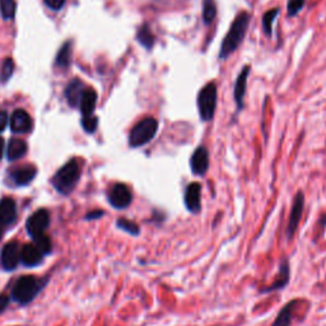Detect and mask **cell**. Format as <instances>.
Masks as SVG:
<instances>
[{"label": "cell", "mask_w": 326, "mask_h": 326, "mask_svg": "<svg viewBox=\"0 0 326 326\" xmlns=\"http://www.w3.org/2000/svg\"><path fill=\"white\" fill-rule=\"evenodd\" d=\"M9 303H11V298H9L8 296H0V313L7 310Z\"/></svg>", "instance_id": "e575fe53"}, {"label": "cell", "mask_w": 326, "mask_h": 326, "mask_svg": "<svg viewBox=\"0 0 326 326\" xmlns=\"http://www.w3.org/2000/svg\"><path fill=\"white\" fill-rule=\"evenodd\" d=\"M305 3H306V0H289L287 7L288 16L295 17L296 14L300 13L301 9L305 7Z\"/></svg>", "instance_id": "4dcf8cb0"}, {"label": "cell", "mask_w": 326, "mask_h": 326, "mask_svg": "<svg viewBox=\"0 0 326 326\" xmlns=\"http://www.w3.org/2000/svg\"><path fill=\"white\" fill-rule=\"evenodd\" d=\"M50 225V213L47 209L40 208L36 212L32 213L26 220V230L27 233L31 236L32 238L36 236L45 233V231L49 228Z\"/></svg>", "instance_id": "9c48e42d"}, {"label": "cell", "mask_w": 326, "mask_h": 326, "mask_svg": "<svg viewBox=\"0 0 326 326\" xmlns=\"http://www.w3.org/2000/svg\"><path fill=\"white\" fill-rule=\"evenodd\" d=\"M158 132V121L154 117H145L140 120L132 129L129 134V145L139 148L152 142Z\"/></svg>", "instance_id": "277c9868"}, {"label": "cell", "mask_w": 326, "mask_h": 326, "mask_svg": "<svg viewBox=\"0 0 326 326\" xmlns=\"http://www.w3.org/2000/svg\"><path fill=\"white\" fill-rule=\"evenodd\" d=\"M16 0H0V14L4 21H13L16 17Z\"/></svg>", "instance_id": "d4e9b609"}, {"label": "cell", "mask_w": 326, "mask_h": 326, "mask_svg": "<svg viewBox=\"0 0 326 326\" xmlns=\"http://www.w3.org/2000/svg\"><path fill=\"white\" fill-rule=\"evenodd\" d=\"M250 74V67H243L238 74L237 79L235 83V101L237 105V110H242L243 107V99L246 94V87H247V77Z\"/></svg>", "instance_id": "ac0fdd59"}, {"label": "cell", "mask_w": 326, "mask_h": 326, "mask_svg": "<svg viewBox=\"0 0 326 326\" xmlns=\"http://www.w3.org/2000/svg\"><path fill=\"white\" fill-rule=\"evenodd\" d=\"M116 227L119 228V230L124 231V232L129 233V235L135 236V237L140 235L139 225L135 222H133V220L126 219V218H119V219L116 220Z\"/></svg>", "instance_id": "4316f807"}, {"label": "cell", "mask_w": 326, "mask_h": 326, "mask_svg": "<svg viewBox=\"0 0 326 326\" xmlns=\"http://www.w3.org/2000/svg\"><path fill=\"white\" fill-rule=\"evenodd\" d=\"M65 2H67V0H45V4H46L50 9L57 12L64 7Z\"/></svg>", "instance_id": "1f68e13d"}, {"label": "cell", "mask_w": 326, "mask_h": 326, "mask_svg": "<svg viewBox=\"0 0 326 326\" xmlns=\"http://www.w3.org/2000/svg\"><path fill=\"white\" fill-rule=\"evenodd\" d=\"M184 203L186 209L191 214H199L202 210V185L199 182H191L187 185L185 190Z\"/></svg>", "instance_id": "8fae6325"}, {"label": "cell", "mask_w": 326, "mask_h": 326, "mask_svg": "<svg viewBox=\"0 0 326 326\" xmlns=\"http://www.w3.org/2000/svg\"><path fill=\"white\" fill-rule=\"evenodd\" d=\"M34 240V245L40 250L42 255H50L52 252V241L46 233H41V235L36 236L32 238Z\"/></svg>", "instance_id": "cb8c5ba5"}, {"label": "cell", "mask_w": 326, "mask_h": 326, "mask_svg": "<svg viewBox=\"0 0 326 326\" xmlns=\"http://www.w3.org/2000/svg\"><path fill=\"white\" fill-rule=\"evenodd\" d=\"M84 89H86V86H84L82 80H70L69 84L65 88V99H67L70 107H79L80 100H82V96H83Z\"/></svg>", "instance_id": "e0dca14e"}, {"label": "cell", "mask_w": 326, "mask_h": 326, "mask_svg": "<svg viewBox=\"0 0 326 326\" xmlns=\"http://www.w3.org/2000/svg\"><path fill=\"white\" fill-rule=\"evenodd\" d=\"M217 84L208 83L198 94V109L203 121H212L217 110Z\"/></svg>", "instance_id": "5b68a950"}, {"label": "cell", "mask_w": 326, "mask_h": 326, "mask_svg": "<svg viewBox=\"0 0 326 326\" xmlns=\"http://www.w3.org/2000/svg\"><path fill=\"white\" fill-rule=\"evenodd\" d=\"M27 152H28V145L23 139L12 138L7 145V159L9 162H14V160L23 158L27 154Z\"/></svg>", "instance_id": "d6986e66"}, {"label": "cell", "mask_w": 326, "mask_h": 326, "mask_svg": "<svg viewBox=\"0 0 326 326\" xmlns=\"http://www.w3.org/2000/svg\"><path fill=\"white\" fill-rule=\"evenodd\" d=\"M82 127L88 134H93L99 127V117L94 115H89V116H83L82 119Z\"/></svg>", "instance_id": "f546056e"}, {"label": "cell", "mask_w": 326, "mask_h": 326, "mask_svg": "<svg viewBox=\"0 0 326 326\" xmlns=\"http://www.w3.org/2000/svg\"><path fill=\"white\" fill-rule=\"evenodd\" d=\"M4 230H6V227H4V225L2 224V223H0V240H2V237H3Z\"/></svg>", "instance_id": "8d00e7d4"}, {"label": "cell", "mask_w": 326, "mask_h": 326, "mask_svg": "<svg viewBox=\"0 0 326 326\" xmlns=\"http://www.w3.org/2000/svg\"><path fill=\"white\" fill-rule=\"evenodd\" d=\"M137 40L143 47H145L147 50H150L154 45V35L150 31L149 26L148 24H143V26L139 27L137 34Z\"/></svg>", "instance_id": "603a6c76"}, {"label": "cell", "mask_w": 326, "mask_h": 326, "mask_svg": "<svg viewBox=\"0 0 326 326\" xmlns=\"http://www.w3.org/2000/svg\"><path fill=\"white\" fill-rule=\"evenodd\" d=\"M39 170L34 165H22L13 167L7 174V184L12 187H26L36 179Z\"/></svg>", "instance_id": "8992f818"}, {"label": "cell", "mask_w": 326, "mask_h": 326, "mask_svg": "<svg viewBox=\"0 0 326 326\" xmlns=\"http://www.w3.org/2000/svg\"><path fill=\"white\" fill-rule=\"evenodd\" d=\"M97 92L92 88H86L83 92V96H82V100H80L79 109L80 112L83 116H89V115H93L94 110H96L97 105Z\"/></svg>", "instance_id": "44dd1931"}, {"label": "cell", "mask_w": 326, "mask_h": 326, "mask_svg": "<svg viewBox=\"0 0 326 326\" xmlns=\"http://www.w3.org/2000/svg\"><path fill=\"white\" fill-rule=\"evenodd\" d=\"M21 263V247L18 242H8L4 245L0 254V265L6 272H13Z\"/></svg>", "instance_id": "30bf717a"}, {"label": "cell", "mask_w": 326, "mask_h": 326, "mask_svg": "<svg viewBox=\"0 0 326 326\" xmlns=\"http://www.w3.org/2000/svg\"><path fill=\"white\" fill-rule=\"evenodd\" d=\"M104 215H105L104 210L96 209V210H92V212L87 213V214L84 215V219L86 220H96V219H100L101 217H104Z\"/></svg>", "instance_id": "d6a6232c"}, {"label": "cell", "mask_w": 326, "mask_h": 326, "mask_svg": "<svg viewBox=\"0 0 326 326\" xmlns=\"http://www.w3.org/2000/svg\"><path fill=\"white\" fill-rule=\"evenodd\" d=\"M72 62V42L67 41L61 47L55 59V65L61 69H68Z\"/></svg>", "instance_id": "7402d4cb"}, {"label": "cell", "mask_w": 326, "mask_h": 326, "mask_svg": "<svg viewBox=\"0 0 326 326\" xmlns=\"http://www.w3.org/2000/svg\"><path fill=\"white\" fill-rule=\"evenodd\" d=\"M18 212H17V204L12 198H4L0 200V223L4 227L12 225L17 220Z\"/></svg>", "instance_id": "9a60e30c"}, {"label": "cell", "mask_w": 326, "mask_h": 326, "mask_svg": "<svg viewBox=\"0 0 326 326\" xmlns=\"http://www.w3.org/2000/svg\"><path fill=\"white\" fill-rule=\"evenodd\" d=\"M107 199H109L110 205L115 209H126L133 202V192L127 185L115 184L110 187L109 192H107Z\"/></svg>", "instance_id": "52a82bcc"}, {"label": "cell", "mask_w": 326, "mask_h": 326, "mask_svg": "<svg viewBox=\"0 0 326 326\" xmlns=\"http://www.w3.org/2000/svg\"><path fill=\"white\" fill-rule=\"evenodd\" d=\"M47 279H39L35 275H23L18 278L12 288V301L21 306L31 303L47 284Z\"/></svg>", "instance_id": "3957f363"}, {"label": "cell", "mask_w": 326, "mask_h": 326, "mask_svg": "<svg viewBox=\"0 0 326 326\" xmlns=\"http://www.w3.org/2000/svg\"><path fill=\"white\" fill-rule=\"evenodd\" d=\"M4 150H6V142H4L3 138L0 137V160L3 159Z\"/></svg>", "instance_id": "d590c367"}, {"label": "cell", "mask_w": 326, "mask_h": 326, "mask_svg": "<svg viewBox=\"0 0 326 326\" xmlns=\"http://www.w3.org/2000/svg\"><path fill=\"white\" fill-rule=\"evenodd\" d=\"M217 16V4L214 0H203V19L205 24H210Z\"/></svg>", "instance_id": "484cf974"}, {"label": "cell", "mask_w": 326, "mask_h": 326, "mask_svg": "<svg viewBox=\"0 0 326 326\" xmlns=\"http://www.w3.org/2000/svg\"><path fill=\"white\" fill-rule=\"evenodd\" d=\"M209 153L205 147H198L190 158V169L195 176H205L209 170Z\"/></svg>", "instance_id": "4fadbf2b"}, {"label": "cell", "mask_w": 326, "mask_h": 326, "mask_svg": "<svg viewBox=\"0 0 326 326\" xmlns=\"http://www.w3.org/2000/svg\"><path fill=\"white\" fill-rule=\"evenodd\" d=\"M80 174L82 170H80L79 162L75 158H72L55 172L50 180V184L59 194L68 197L74 191L75 186L80 180Z\"/></svg>", "instance_id": "6da1fadb"}, {"label": "cell", "mask_w": 326, "mask_h": 326, "mask_svg": "<svg viewBox=\"0 0 326 326\" xmlns=\"http://www.w3.org/2000/svg\"><path fill=\"white\" fill-rule=\"evenodd\" d=\"M14 72V60L12 57H7L3 61L2 69H0V83L6 84L12 78Z\"/></svg>", "instance_id": "83f0119b"}, {"label": "cell", "mask_w": 326, "mask_h": 326, "mask_svg": "<svg viewBox=\"0 0 326 326\" xmlns=\"http://www.w3.org/2000/svg\"><path fill=\"white\" fill-rule=\"evenodd\" d=\"M250 23V16L247 12H241L235 21L231 24L230 29H228L227 35L223 39L222 46H220L219 57L222 60L227 59L230 55H232L236 50L238 49L241 44H242L243 39L246 36L247 27Z\"/></svg>", "instance_id": "7a4b0ae2"}, {"label": "cell", "mask_w": 326, "mask_h": 326, "mask_svg": "<svg viewBox=\"0 0 326 326\" xmlns=\"http://www.w3.org/2000/svg\"><path fill=\"white\" fill-rule=\"evenodd\" d=\"M9 124V116L7 111H0V134L7 129Z\"/></svg>", "instance_id": "836d02e7"}, {"label": "cell", "mask_w": 326, "mask_h": 326, "mask_svg": "<svg viewBox=\"0 0 326 326\" xmlns=\"http://www.w3.org/2000/svg\"><path fill=\"white\" fill-rule=\"evenodd\" d=\"M44 255L35 245L27 243L21 249V264L26 268H36L42 264Z\"/></svg>", "instance_id": "2e32d148"}, {"label": "cell", "mask_w": 326, "mask_h": 326, "mask_svg": "<svg viewBox=\"0 0 326 326\" xmlns=\"http://www.w3.org/2000/svg\"><path fill=\"white\" fill-rule=\"evenodd\" d=\"M300 305V300H292L288 302L284 307L280 310L278 316L275 317L272 326H290L292 325V318L295 316L296 308Z\"/></svg>", "instance_id": "ffe728a7"}, {"label": "cell", "mask_w": 326, "mask_h": 326, "mask_svg": "<svg viewBox=\"0 0 326 326\" xmlns=\"http://www.w3.org/2000/svg\"><path fill=\"white\" fill-rule=\"evenodd\" d=\"M278 13H279V9L274 8L272 9V11H268L267 13L264 14V17H263V29H264V32L268 36H272L273 23H274Z\"/></svg>", "instance_id": "f1b7e54d"}, {"label": "cell", "mask_w": 326, "mask_h": 326, "mask_svg": "<svg viewBox=\"0 0 326 326\" xmlns=\"http://www.w3.org/2000/svg\"><path fill=\"white\" fill-rule=\"evenodd\" d=\"M289 277H290L289 263H288L287 257H283V259L280 260L279 274H278V277L275 278V282L273 283L272 285H269V287L262 289L260 292L270 293V292H274V290H282L283 288L287 287L288 283H289Z\"/></svg>", "instance_id": "5bb4252c"}, {"label": "cell", "mask_w": 326, "mask_h": 326, "mask_svg": "<svg viewBox=\"0 0 326 326\" xmlns=\"http://www.w3.org/2000/svg\"><path fill=\"white\" fill-rule=\"evenodd\" d=\"M303 209H305V194H303V191H298L296 194L295 199H293L292 208H290V215L289 219H288L287 230H285L287 241H292V238L295 237L296 232L298 230V224L301 222V218H302Z\"/></svg>", "instance_id": "ba28073f"}, {"label": "cell", "mask_w": 326, "mask_h": 326, "mask_svg": "<svg viewBox=\"0 0 326 326\" xmlns=\"http://www.w3.org/2000/svg\"><path fill=\"white\" fill-rule=\"evenodd\" d=\"M9 125H11L12 133H14V134H27L34 127L31 116L28 115V112L22 109L14 110L11 119H9Z\"/></svg>", "instance_id": "7c38bea8"}]
</instances>
